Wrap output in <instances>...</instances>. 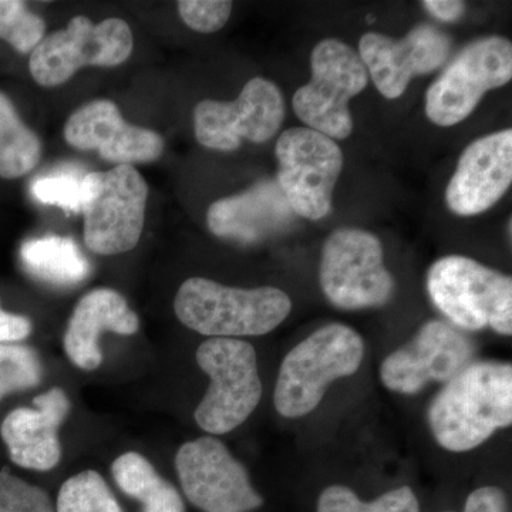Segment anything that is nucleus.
<instances>
[{"label": "nucleus", "mask_w": 512, "mask_h": 512, "mask_svg": "<svg viewBox=\"0 0 512 512\" xmlns=\"http://www.w3.org/2000/svg\"><path fill=\"white\" fill-rule=\"evenodd\" d=\"M431 433L453 453L474 450L512 423L511 363L476 362L447 382L430 404Z\"/></svg>", "instance_id": "obj_1"}, {"label": "nucleus", "mask_w": 512, "mask_h": 512, "mask_svg": "<svg viewBox=\"0 0 512 512\" xmlns=\"http://www.w3.org/2000/svg\"><path fill=\"white\" fill-rule=\"evenodd\" d=\"M174 311L183 325L212 338L262 336L278 328L292 311L284 291L272 286L229 288L190 278L178 289Z\"/></svg>", "instance_id": "obj_2"}, {"label": "nucleus", "mask_w": 512, "mask_h": 512, "mask_svg": "<svg viewBox=\"0 0 512 512\" xmlns=\"http://www.w3.org/2000/svg\"><path fill=\"white\" fill-rule=\"evenodd\" d=\"M365 356V343L355 329L330 323L313 332L285 356L276 380V412L299 419L313 412L330 383L355 375Z\"/></svg>", "instance_id": "obj_3"}, {"label": "nucleus", "mask_w": 512, "mask_h": 512, "mask_svg": "<svg viewBox=\"0 0 512 512\" xmlns=\"http://www.w3.org/2000/svg\"><path fill=\"white\" fill-rule=\"evenodd\" d=\"M431 302L457 329L512 335V279L467 256H444L427 274Z\"/></svg>", "instance_id": "obj_4"}, {"label": "nucleus", "mask_w": 512, "mask_h": 512, "mask_svg": "<svg viewBox=\"0 0 512 512\" xmlns=\"http://www.w3.org/2000/svg\"><path fill=\"white\" fill-rule=\"evenodd\" d=\"M84 242L99 255H117L136 248L144 228L148 187L130 164L82 181Z\"/></svg>", "instance_id": "obj_5"}, {"label": "nucleus", "mask_w": 512, "mask_h": 512, "mask_svg": "<svg viewBox=\"0 0 512 512\" xmlns=\"http://www.w3.org/2000/svg\"><path fill=\"white\" fill-rule=\"evenodd\" d=\"M198 366L211 384L195 410V421L210 434H227L255 412L262 397L256 352L251 343L211 338L197 349Z\"/></svg>", "instance_id": "obj_6"}, {"label": "nucleus", "mask_w": 512, "mask_h": 512, "mask_svg": "<svg viewBox=\"0 0 512 512\" xmlns=\"http://www.w3.org/2000/svg\"><path fill=\"white\" fill-rule=\"evenodd\" d=\"M311 69V82L293 96V111L308 128L345 140L353 130L349 101L369 83L365 64L346 43L325 39L313 49Z\"/></svg>", "instance_id": "obj_7"}, {"label": "nucleus", "mask_w": 512, "mask_h": 512, "mask_svg": "<svg viewBox=\"0 0 512 512\" xmlns=\"http://www.w3.org/2000/svg\"><path fill=\"white\" fill-rule=\"evenodd\" d=\"M319 279L328 301L343 311L380 308L394 293L382 242L363 229L340 228L326 239Z\"/></svg>", "instance_id": "obj_8"}, {"label": "nucleus", "mask_w": 512, "mask_h": 512, "mask_svg": "<svg viewBox=\"0 0 512 512\" xmlns=\"http://www.w3.org/2000/svg\"><path fill=\"white\" fill-rule=\"evenodd\" d=\"M133 46V33L123 19L94 25L86 16H76L67 28L40 40L30 55L29 69L40 86L56 87L82 67L119 66L131 56Z\"/></svg>", "instance_id": "obj_9"}, {"label": "nucleus", "mask_w": 512, "mask_h": 512, "mask_svg": "<svg viewBox=\"0 0 512 512\" xmlns=\"http://www.w3.org/2000/svg\"><path fill=\"white\" fill-rule=\"evenodd\" d=\"M278 183L296 215L318 221L332 211L343 153L332 138L308 127L286 130L276 143Z\"/></svg>", "instance_id": "obj_10"}, {"label": "nucleus", "mask_w": 512, "mask_h": 512, "mask_svg": "<svg viewBox=\"0 0 512 512\" xmlns=\"http://www.w3.org/2000/svg\"><path fill=\"white\" fill-rule=\"evenodd\" d=\"M512 79V45L504 37H485L468 45L426 93L431 123L451 127L466 120L490 90Z\"/></svg>", "instance_id": "obj_11"}, {"label": "nucleus", "mask_w": 512, "mask_h": 512, "mask_svg": "<svg viewBox=\"0 0 512 512\" xmlns=\"http://www.w3.org/2000/svg\"><path fill=\"white\" fill-rule=\"evenodd\" d=\"M175 468L185 497L202 512H252L264 505L245 467L214 437L183 444Z\"/></svg>", "instance_id": "obj_12"}, {"label": "nucleus", "mask_w": 512, "mask_h": 512, "mask_svg": "<svg viewBox=\"0 0 512 512\" xmlns=\"http://www.w3.org/2000/svg\"><path fill=\"white\" fill-rule=\"evenodd\" d=\"M285 119V100L275 83L249 80L234 101L202 100L194 110L195 137L201 146L234 151L242 140L261 144L278 133Z\"/></svg>", "instance_id": "obj_13"}, {"label": "nucleus", "mask_w": 512, "mask_h": 512, "mask_svg": "<svg viewBox=\"0 0 512 512\" xmlns=\"http://www.w3.org/2000/svg\"><path fill=\"white\" fill-rule=\"evenodd\" d=\"M473 342L441 320L421 326L406 346L394 350L380 366V380L400 394H417L431 382H450L473 357Z\"/></svg>", "instance_id": "obj_14"}, {"label": "nucleus", "mask_w": 512, "mask_h": 512, "mask_svg": "<svg viewBox=\"0 0 512 512\" xmlns=\"http://www.w3.org/2000/svg\"><path fill=\"white\" fill-rule=\"evenodd\" d=\"M446 33L429 25L417 26L402 40L380 33L360 39L359 56L373 83L386 99H399L414 76L439 69L450 53Z\"/></svg>", "instance_id": "obj_15"}, {"label": "nucleus", "mask_w": 512, "mask_h": 512, "mask_svg": "<svg viewBox=\"0 0 512 512\" xmlns=\"http://www.w3.org/2000/svg\"><path fill=\"white\" fill-rule=\"evenodd\" d=\"M64 138L77 150H97L117 165L150 163L164 150L160 134L128 124L110 100L92 101L74 111L64 126Z\"/></svg>", "instance_id": "obj_16"}, {"label": "nucleus", "mask_w": 512, "mask_h": 512, "mask_svg": "<svg viewBox=\"0 0 512 512\" xmlns=\"http://www.w3.org/2000/svg\"><path fill=\"white\" fill-rule=\"evenodd\" d=\"M512 183V131H498L471 143L448 183V208L461 217L490 210Z\"/></svg>", "instance_id": "obj_17"}, {"label": "nucleus", "mask_w": 512, "mask_h": 512, "mask_svg": "<svg viewBox=\"0 0 512 512\" xmlns=\"http://www.w3.org/2000/svg\"><path fill=\"white\" fill-rule=\"evenodd\" d=\"M35 409L19 407L3 420L0 436L10 460L26 470L49 471L62 460L59 429L70 413V402L59 387L33 399Z\"/></svg>", "instance_id": "obj_18"}, {"label": "nucleus", "mask_w": 512, "mask_h": 512, "mask_svg": "<svg viewBox=\"0 0 512 512\" xmlns=\"http://www.w3.org/2000/svg\"><path fill=\"white\" fill-rule=\"evenodd\" d=\"M295 215L278 183L266 180L234 197L214 202L207 222L217 237L254 244L291 227Z\"/></svg>", "instance_id": "obj_19"}, {"label": "nucleus", "mask_w": 512, "mask_h": 512, "mask_svg": "<svg viewBox=\"0 0 512 512\" xmlns=\"http://www.w3.org/2000/svg\"><path fill=\"white\" fill-rule=\"evenodd\" d=\"M140 328L138 316L126 299L113 289L100 288L84 295L77 303L64 333V350L79 369H99L103 362L99 340L103 332L134 335Z\"/></svg>", "instance_id": "obj_20"}, {"label": "nucleus", "mask_w": 512, "mask_h": 512, "mask_svg": "<svg viewBox=\"0 0 512 512\" xmlns=\"http://www.w3.org/2000/svg\"><path fill=\"white\" fill-rule=\"evenodd\" d=\"M20 261L30 276L60 288L82 284L92 274V265L69 237L29 239L20 248Z\"/></svg>", "instance_id": "obj_21"}, {"label": "nucleus", "mask_w": 512, "mask_h": 512, "mask_svg": "<svg viewBox=\"0 0 512 512\" xmlns=\"http://www.w3.org/2000/svg\"><path fill=\"white\" fill-rule=\"evenodd\" d=\"M111 474L120 490L141 504L143 512H185L177 488L165 481L141 454H123L114 461Z\"/></svg>", "instance_id": "obj_22"}, {"label": "nucleus", "mask_w": 512, "mask_h": 512, "mask_svg": "<svg viewBox=\"0 0 512 512\" xmlns=\"http://www.w3.org/2000/svg\"><path fill=\"white\" fill-rule=\"evenodd\" d=\"M42 144L30 130L12 101L0 93V177H23L39 164Z\"/></svg>", "instance_id": "obj_23"}, {"label": "nucleus", "mask_w": 512, "mask_h": 512, "mask_svg": "<svg viewBox=\"0 0 512 512\" xmlns=\"http://www.w3.org/2000/svg\"><path fill=\"white\" fill-rule=\"evenodd\" d=\"M316 512H420L417 495L410 487L396 488L365 503L345 485H330L320 494Z\"/></svg>", "instance_id": "obj_24"}, {"label": "nucleus", "mask_w": 512, "mask_h": 512, "mask_svg": "<svg viewBox=\"0 0 512 512\" xmlns=\"http://www.w3.org/2000/svg\"><path fill=\"white\" fill-rule=\"evenodd\" d=\"M57 512H124L97 471H83L64 481L57 495Z\"/></svg>", "instance_id": "obj_25"}, {"label": "nucleus", "mask_w": 512, "mask_h": 512, "mask_svg": "<svg viewBox=\"0 0 512 512\" xmlns=\"http://www.w3.org/2000/svg\"><path fill=\"white\" fill-rule=\"evenodd\" d=\"M42 376V362L35 350L16 343H0V400L33 389Z\"/></svg>", "instance_id": "obj_26"}, {"label": "nucleus", "mask_w": 512, "mask_h": 512, "mask_svg": "<svg viewBox=\"0 0 512 512\" xmlns=\"http://www.w3.org/2000/svg\"><path fill=\"white\" fill-rule=\"evenodd\" d=\"M46 32L45 20L18 0H0V39L19 53L33 52Z\"/></svg>", "instance_id": "obj_27"}, {"label": "nucleus", "mask_w": 512, "mask_h": 512, "mask_svg": "<svg viewBox=\"0 0 512 512\" xmlns=\"http://www.w3.org/2000/svg\"><path fill=\"white\" fill-rule=\"evenodd\" d=\"M82 181L72 173L43 175L32 184V194L42 204L56 205L67 214L82 212Z\"/></svg>", "instance_id": "obj_28"}, {"label": "nucleus", "mask_w": 512, "mask_h": 512, "mask_svg": "<svg viewBox=\"0 0 512 512\" xmlns=\"http://www.w3.org/2000/svg\"><path fill=\"white\" fill-rule=\"evenodd\" d=\"M0 512H55V508L45 490L2 470Z\"/></svg>", "instance_id": "obj_29"}, {"label": "nucleus", "mask_w": 512, "mask_h": 512, "mask_svg": "<svg viewBox=\"0 0 512 512\" xmlns=\"http://www.w3.org/2000/svg\"><path fill=\"white\" fill-rule=\"evenodd\" d=\"M178 12L185 25L195 32L214 33L224 28L232 12V2L225 0H181Z\"/></svg>", "instance_id": "obj_30"}, {"label": "nucleus", "mask_w": 512, "mask_h": 512, "mask_svg": "<svg viewBox=\"0 0 512 512\" xmlns=\"http://www.w3.org/2000/svg\"><path fill=\"white\" fill-rule=\"evenodd\" d=\"M464 512H508L507 497L501 488L485 485L468 495Z\"/></svg>", "instance_id": "obj_31"}, {"label": "nucleus", "mask_w": 512, "mask_h": 512, "mask_svg": "<svg viewBox=\"0 0 512 512\" xmlns=\"http://www.w3.org/2000/svg\"><path fill=\"white\" fill-rule=\"evenodd\" d=\"M32 333V322L26 316L15 315L0 308V343H16Z\"/></svg>", "instance_id": "obj_32"}, {"label": "nucleus", "mask_w": 512, "mask_h": 512, "mask_svg": "<svg viewBox=\"0 0 512 512\" xmlns=\"http://www.w3.org/2000/svg\"><path fill=\"white\" fill-rule=\"evenodd\" d=\"M424 9L441 22H457L464 15L466 3L460 0H426Z\"/></svg>", "instance_id": "obj_33"}, {"label": "nucleus", "mask_w": 512, "mask_h": 512, "mask_svg": "<svg viewBox=\"0 0 512 512\" xmlns=\"http://www.w3.org/2000/svg\"><path fill=\"white\" fill-rule=\"evenodd\" d=\"M446 512H451V511H446Z\"/></svg>", "instance_id": "obj_34"}]
</instances>
